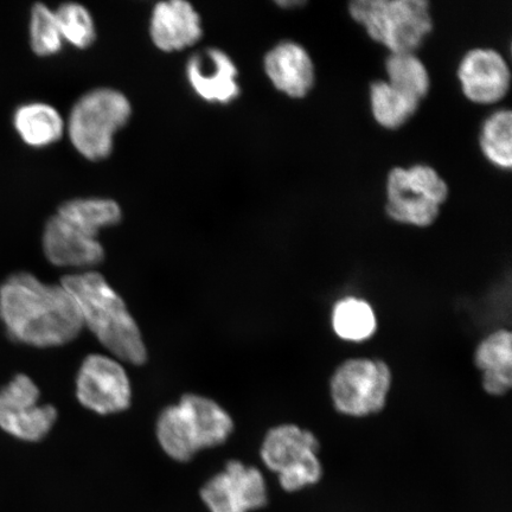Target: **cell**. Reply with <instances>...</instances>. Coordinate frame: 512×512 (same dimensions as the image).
Masks as SVG:
<instances>
[{"instance_id": "1", "label": "cell", "mask_w": 512, "mask_h": 512, "mask_svg": "<svg viewBox=\"0 0 512 512\" xmlns=\"http://www.w3.org/2000/svg\"><path fill=\"white\" fill-rule=\"evenodd\" d=\"M0 320L14 341L34 348L61 347L83 328L72 294L27 272L12 274L0 285Z\"/></svg>"}, {"instance_id": "2", "label": "cell", "mask_w": 512, "mask_h": 512, "mask_svg": "<svg viewBox=\"0 0 512 512\" xmlns=\"http://www.w3.org/2000/svg\"><path fill=\"white\" fill-rule=\"evenodd\" d=\"M61 285L79 307L83 326L120 361L142 366L147 360L142 332L126 304L98 272L66 275Z\"/></svg>"}, {"instance_id": "3", "label": "cell", "mask_w": 512, "mask_h": 512, "mask_svg": "<svg viewBox=\"0 0 512 512\" xmlns=\"http://www.w3.org/2000/svg\"><path fill=\"white\" fill-rule=\"evenodd\" d=\"M234 431L232 416L202 395L182 396L177 405L163 409L157 421V439L176 462L187 463L206 448L221 446Z\"/></svg>"}, {"instance_id": "4", "label": "cell", "mask_w": 512, "mask_h": 512, "mask_svg": "<svg viewBox=\"0 0 512 512\" xmlns=\"http://www.w3.org/2000/svg\"><path fill=\"white\" fill-rule=\"evenodd\" d=\"M132 117L130 99L118 89L99 87L80 96L66 120V133L76 152L91 162L112 155L114 140Z\"/></svg>"}, {"instance_id": "5", "label": "cell", "mask_w": 512, "mask_h": 512, "mask_svg": "<svg viewBox=\"0 0 512 512\" xmlns=\"http://www.w3.org/2000/svg\"><path fill=\"white\" fill-rule=\"evenodd\" d=\"M349 12L390 54L415 53L433 30L426 0H355Z\"/></svg>"}, {"instance_id": "6", "label": "cell", "mask_w": 512, "mask_h": 512, "mask_svg": "<svg viewBox=\"0 0 512 512\" xmlns=\"http://www.w3.org/2000/svg\"><path fill=\"white\" fill-rule=\"evenodd\" d=\"M317 435L296 424L272 427L260 447L262 463L287 494L312 488L324 476Z\"/></svg>"}, {"instance_id": "7", "label": "cell", "mask_w": 512, "mask_h": 512, "mask_svg": "<svg viewBox=\"0 0 512 512\" xmlns=\"http://www.w3.org/2000/svg\"><path fill=\"white\" fill-rule=\"evenodd\" d=\"M392 384V369L380 358H349L332 373L329 382L332 406L349 418L379 414L387 405Z\"/></svg>"}, {"instance_id": "8", "label": "cell", "mask_w": 512, "mask_h": 512, "mask_svg": "<svg viewBox=\"0 0 512 512\" xmlns=\"http://www.w3.org/2000/svg\"><path fill=\"white\" fill-rule=\"evenodd\" d=\"M386 192L390 219L426 228L438 219L448 197V185L432 166L416 164L390 171Z\"/></svg>"}, {"instance_id": "9", "label": "cell", "mask_w": 512, "mask_h": 512, "mask_svg": "<svg viewBox=\"0 0 512 512\" xmlns=\"http://www.w3.org/2000/svg\"><path fill=\"white\" fill-rule=\"evenodd\" d=\"M41 393L29 376L18 374L0 389V428L16 439L37 443L55 425L54 406L40 405Z\"/></svg>"}, {"instance_id": "10", "label": "cell", "mask_w": 512, "mask_h": 512, "mask_svg": "<svg viewBox=\"0 0 512 512\" xmlns=\"http://www.w3.org/2000/svg\"><path fill=\"white\" fill-rule=\"evenodd\" d=\"M76 396L83 407L100 415L124 412L131 405V382L114 358L89 355L76 377Z\"/></svg>"}, {"instance_id": "11", "label": "cell", "mask_w": 512, "mask_h": 512, "mask_svg": "<svg viewBox=\"0 0 512 512\" xmlns=\"http://www.w3.org/2000/svg\"><path fill=\"white\" fill-rule=\"evenodd\" d=\"M201 498L210 512H252L266 507L267 482L258 467L230 460L204 484Z\"/></svg>"}, {"instance_id": "12", "label": "cell", "mask_w": 512, "mask_h": 512, "mask_svg": "<svg viewBox=\"0 0 512 512\" xmlns=\"http://www.w3.org/2000/svg\"><path fill=\"white\" fill-rule=\"evenodd\" d=\"M185 78L192 92L208 104L230 105L241 94L239 69L220 48L195 51L185 64Z\"/></svg>"}, {"instance_id": "13", "label": "cell", "mask_w": 512, "mask_h": 512, "mask_svg": "<svg viewBox=\"0 0 512 512\" xmlns=\"http://www.w3.org/2000/svg\"><path fill=\"white\" fill-rule=\"evenodd\" d=\"M458 80L467 99L478 105H494L508 94L511 72L497 50L476 48L460 61Z\"/></svg>"}, {"instance_id": "14", "label": "cell", "mask_w": 512, "mask_h": 512, "mask_svg": "<svg viewBox=\"0 0 512 512\" xmlns=\"http://www.w3.org/2000/svg\"><path fill=\"white\" fill-rule=\"evenodd\" d=\"M42 246L48 261L56 267L93 271L105 260V249L98 238L83 233L59 215L51 216L44 226Z\"/></svg>"}, {"instance_id": "15", "label": "cell", "mask_w": 512, "mask_h": 512, "mask_svg": "<svg viewBox=\"0 0 512 512\" xmlns=\"http://www.w3.org/2000/svg\"><path fill=\"white\" fill-rule=\"evenodd\" d=\"M150 37L164 53H178L196 46L203 37L201 15L185 0H165L155 5L150 18Z\"/></svg>"}, {"instance_id": "16", "label": "cell", "mask_w": 512, "mask_h": 512, "mask_svg": "<svg viewBox=\"0 0 512 512\" xmlns=\"http://www.w3.org/2000/svg\"><path fill=\"white\" fill-rule=\"evenodd\" d=\"M264 69L274 88L292 99L305 98L315 86V64L299 43H278L265 55Z\"/></svg>"}, {"instance_id": "17", "label": "cell", "mask_w": 512, "mask_h": 512, "mask_svg": "<svg viewBox=\"0 0 512 512\" xmlns=\"http://www.w3.org/2000/svg\"><path fill=\"white\" fill-rule=\"evenodd\" d=\"M475 366L482 373L486 394L504 396L512 387V336L507 329L490 332L475 351Z\"/></svg>"}, {"instance_id": "18", "label": "cell", "mask_w": 512, "mask_h": 512, "mask_svg": "<svg viewBox=\"0 0 512 512\" xmlns=\"http://www.w3.org/2000/svg\"><path fill=\"white\" fill-rule=\"evenodd\" d=\"M14 127L24 144L44 149L59 143L66 134V119L56 107L46 102H28L17 108Z\"/></svg>"}, {"instance_id": "19", "label": "cell", "mask_w": 512, "mask_h": 512, "mask_svg": "<svg viewBox=\"0 0 512 512\" xmlns=\"http://www.w3.org/2000/svg\"><path fill=\"white\" fill-rule=\"evenodd\" d=\"M56 215L94 238H98L102 229L117 226L123 221L120 204L105 197L73 198L63 202Z\"/></svg>"}, {"instance_id": "20", "label": "cell", "mask_w": 512, "mask_h": 512, "mask_svg": "<svg viewBox=\"0 0 512 512\" xmlns=\"http://www.w3.org/2000/svg\"><path fill=\"white\" fill-rule=\"evenodd\" d=\"M331 326L342 341L363 343L374 337L379 322L374 307L368 300L347 296L338 299L332 306Z\"/></svg>"}, {"instance_id": "21", "label": "cell", "mask_w": 512, "mask_h": 512, "mask_svg": "<svg viewBox=\"0 0 512 512\" xmlns=\"http://www.w3.org/2000/svg\"><path fill=\"white\" fill-rule=\"evenodd\" d=\"M370 105L377 124L387 130H398L418 111L420 102L380 80L371 83Z\"/></svg>"}, {"instance_id": "22", "label": "cell", "mask_w": 512, "mask_h": 512, "mask_svg": "<svg viewBox=\"0 0 512 512\" xmlns=\"http://www.w3.org/2000/svg\"><path fill=\"white\" fill-rule=\"evenodd\" d=\"M390 86L421 102L430 92L431 78L425 63L415 53L390 54L386 61Z\"/></svg>"}, {"instance_id": "23", "label": "cell", "mask_w": 512, "mask_h": 512, "mask_svg": "<svg viewBox=\"0 0 512 512\" xmlns=\"http://www.w3.org/2000/svg\"><path fill=\"white\" fill-rule=\"evenodd\" d=\"M480 149L496 168L510 170L512 166V113L498 110L484 121L479 138Z\"/></svg>"}, {"instance_id": "24", "label": "cell", "mask_w": 512, "mask_h": 512, "mask_svg": "<svg viewBox=\"0 0 512 512\" xmlns=\"http://www.w3.org/2000/svg\"><path fill=\"white\" fill-rule=\"evenodd\" d=\"M29 41L31 50L40 57H51L61 53L64 41L55 10L48 5L36 3L30 10Z\"/></svg>"}, {"instance_id": "25", "label": "cell", "mask_w": 512, "mask_h": 512, "mask_svg": "<svg viewBox=\"0 0 512 512\" xmlns=\"http://www.w3.org/2000/svg\"><path fill=\"white\" fill-rule=\"evenodd\" d=\"M64 43L76 49L91 48L96 41L94 18L85 5L64 3L55 10Z\"/></svg>"}, {"instance_id": "26", "label": "cell", "mask_w": 512, "mask_h": 512, "mask_svg": "<svg viewBox=\"0 0 512 512\" xmlns=\"http://www.w3.org/2000/svg\"><path fill=\"white\" fill-rule=\"evenodd\" d=\"M278 5H280L281 8H288V6H294V8H296V6H302L304 3L296 0V2H280Z\"/></svg>"}]
</instances>
